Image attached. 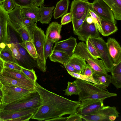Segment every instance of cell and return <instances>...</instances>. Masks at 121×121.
Wrapping results in <instances>:
<instances>
[{"label":"cell","instance_id":"45","mask_svg":"<svg viewBox=\"0 0 121 121\" xmlns=\"http://www.w3.org/2000/svg\"><path fill=\"white\" fill-rule=\"evenodd\" d=\"M73 16L71 12L64 14L62 18L61 23L62 25H65L72 21Z\"/></svg>","mask_w":121,"mask_h":121},{"label":"cell","instance_id":"49","mask_svg":"<svg viewBox=\"0 0 121 121\" xmlns=\"http://www.w3.org/2000/svg\"><path fill=\"white\" fill-rule=\"evenodd\" d=\"M36 5L38 7L43 5L44 0H32Z\"/></svg>","mask_w":121,"mask_h":121},{"label":"cell","instance_id":"33","mask_svg":"<svg viewBox=\"0 0 121 121\" xmlns=\"http://www.w3.org/2000/svg\"><path fill=\"white\" fill-rule=\"evenodd\" d=\"M65 91V95L68 96L72 95H78V91L77 86L73 82H68L67 88L63 90Z\"/></svg>","mask_w":121,"mask_h":121},{"label":"cell","instance_id":"43","mask_svg":"<svg viewBox=\"0 0 121 121\" xmlns=\"http://www.w3.org/2000/svg\"><path fill=\"white\" fill-rule=\"evenodd\" d=\"M4 68L19 71H21L22 66L18 63L3 61Z\"/></svg>","mask_w":121,"mask_h":121},{"label":"cell","instance_id":"31","mask_svg":"<svg viewBox=\"0 0 121 121\" xmlns=\"http://www.w3.org/2000/svg\"><path fill=\"white\" fill-rule=\"evenodd\" d=\"M68 73L72 77L80 79L86 81L90 82L93 83L96 86L102 88L108 91L106 89V87L104 86L103 85L99 82L95 81L94 79L89 78L84 75L80 73L68 72Z\"/></svg>","mask_w":121,"mask_h":121},{"label":"cell","instance_id":"53","mask_svg":"<svg viewBox=\"0 0 121 121\" xmlns=\"http://www.w3.org/2000/svg\"><path fill=\"white\" fill-rule=\"evenodd\" d=\"M3 84L1 83L0 81V89L3 86Z\"/></svg>","mask_w":121,"mask_h":121},{"label":"cell","instance_id":"27","mask_svg":"<svg viewBox=\"0 0 121 121\" xmlns=\"http://www.w3.org/2000/svg\"><path fill=\"white\" fill-rule=\"evenodd\" d=\"M102 35L108 36L114 33L118 30V28L115 24L102 19L101 21Z\"/></svg>","mask_w":121,"mask_h":121},{"label":"cell","instance_id":"7","mask_svg":"<svg viewBox=\"0 0 121 121\" xmlns=\"http://www.w3.org/2000/svg\"><path fill=\"white\" fill-rule=\"evenodd\" d=\"M0 89L2 94V100L3 105L7 104L17 100L32 91L10 85H3Z\"/></svg>","mask_w":121,"mask_h":121},{"label":"cell","instance_id":"9","mask_svg":"<svg viewBox=\"0 0 121 121\" xmlns=\"http://www.w3.org/2000/svg\"><path fill=\"white\" fill-rule=\"evenodd\" d=\"M38 108L10 112L0 111V121H28Z\"/></svg>","mask_w":121,"mask_h":121},{"label":"cell","instance_id":"29","mask_svg":"<svg viewBox=\"0 0 121 121\" xmlns=\"http://www.w3.org/2000/svg\"><path fill=\"white\" fill-rule=\"evenodd\" d=\"M93 77L94 79L106 87L111 83V76L110 75H100L94 73Z\"/></svg>","mask_w":121,"mask_h":121},{"label":"cell","instance_id":"44","mask_svg":"<svg viewBox=\"0 0 121 121\" xmlns=\"http://www.w3.org/2000/svg\"><path fill=\"white\" fill-rule=\"evenodd\" d=\"M94 73V71L88 64H87L85 66L82 74L91 79H94L93 77Z\"/></svg>","mask_w":121,"mask_h":121},{"label":"cell","instance_id":"18","mask_svg":"<svg viewBox=\"0 0 121 121\" xmlns=\"http://www.w3.org/2000/svg\"><path fill=\"white\" fill-rule=\"evenodd\" d=\"M9 20L13 28L16 31L23 27L24 17L21 10V8L17 6L11 12L8 13Z\"/></svg>","mask_w":121,"mask_h":121},{"label":"cell","instance_id":"54","mask_svg":"<svg viewBox=\"0 0 121 121\" xmlns=\"http://www.w3.org/2000/svg\"><path fill=\"white\" fill-rule=\"evenodd\" d=\"M2 104V100H0V108Z\"/></svg>","mask_w":121,"mask_h":121},{"label":"cell","instance_id":"21","mask_svg":"<svg viewBox=\"0 0 121 121\" xmlns=\"http://www.w3.org/2000/svg\"><path fill=\"white\" fill-rule=\"evenodd\" d=\"M67 63L78 70L81 74L86 64L84 59L74 53L69 57Z\"/></svg>","mask_w":121,"mask_h":121},{"label":"cell","instance_id":"13","mask_svg":"<svg viewBox=\"0 0 121 121\" xmlns=\"http://www.w3.org/2000/svg\"><path fill=\"white\" fill-rule=\"evenodd\" d=\"M73 31L74 34L78 36V39L83 41H86L89 38L100 37L99 31L94 23L89 24L86 20L78 29Z\"/></svg>","mask_w":121,"mask_h":121},{"label":"cell","instance_id":"39","mask_svg":"<svg viewBox=\"0 0 121 121\" xmlns=\"http://www.w3.org/2000/svg\"><path fill=\"white\" fill-rule=\"evenodd\" d=\"M54 43L51 41H46L44 48V56L46 62L47 58L51 54Z\"/></svg>","mask_w":121,"mask_h":121},{"label":"cell","instance_id":"23","mask_svg":"<svg viewBox=\"0 0 121 121\" xmlns=\"http://www.w3.org/2000/svg\"><path fill=\"white\" fill-rule=\"evenodd\" d=\"M69 4V0H60L58 2L53 11L54 18L57 19L67 13Z\"/></svg>","mask_w":121,"mask_h":121},{"label":"cell","instance_id":"35","mask_svg":"<svg viewBox=\"0 0 121 121\" xmlns=\"http://www.w3.org/2000/svg\"><path fill=\"white\" fill-rule=\"evenodd\" d=\"M86 42V48L91 55L95 59L100 58L95 47L89 38L87 39Z\"/></svg>","mask_w":121,"mask_h":121},{"label":"cell","instance_id":"30","mask_svg":"<svg viewBox=\"0 0 121 121\" xmlns=\"http://www.w3.org/2000/svg\"><path fill=\"white\" fill-rule=\"evenodd\" d=\"M19 44L25 49L30 55L34 59L36 60L37 55L35 46L31 41L19 43Z\"/></svg>","mask_w":121,"mask_h":121},{"label":"cell","instance_id":"55","mask_svg":"<svg viewBox=\"0 0 121 121\" xmlns=\"http://www.w3.org/2000/svg\"><path fill=\"white\" fill-rule=\"evenodd\" d=\"M5 0H0V3H2Z\"/></svg>","mask_w":121,"mask_h":121},{"label":"cell","instance_id":"42","mask_svg":"<svg viewBox=\"0 0 121 121\" xmlns=\"http://www.w3.org/2000/svg\"><path fill=\"white\" fill-rule=\"evenodd\" d=\"M7 45L11 50L14 58L18 60L21 58V56L17 47L15 43H9Z\"/></svg>","mask_w":121,"mask_h":121},{"label":"cell","instance_id":"28","mask_svg":"<svg viewBox=\"0 0 121 121\" xmlns=\"http://www.w3.org/2000/svg\"><path fill=\"white\" fill-rule=\"evenodd\" d=\"M0 52V59L3 61L18 63L13 57L11 50L7 45Z\"/></svg>","mask_w":121,"mask_h":121},{"label":"cell","instance_id":"14","mask_svg":"<svg viewBox=\"0 0 121 121\" xmlns=\"http://www.w3.org/2000/svg\"><path fill=\"white\" fill-rule=\"evenodd\" d=\"M55 43L52 50L64 52L69 57L74 53L75 47L77 44L76 39L71 36L66 39Z\"/></svg>","mask_w":121,"mask_h":121},{"label":"cell","instance_id":"11","mask_svg":"<svg viewBox=\"0 0 121 121\" xmlns=\"http://www.w3.org/2000/svg\"><path fill=\"white\" fill-rule=\"evenodd\" d=\"M9 19L8 13L3 8L2 3H0V51L9 43L8 25Z\"/></svg>","mask_w":121,"mask_h":121},{"label":"cell","instance_id":"41","mask_svg":"<svg viewBox=\"0 0 121 121\" xmlns=\"http://www.w3.org/2000/svg\"><path fill=\"white\" fill-rule=\"evenodd\" d=\"M2 4L3 8L8 13L11 12L17 6L13 0H5Z\"/></svg>","mask_w":121,"mask_h":121},{"label":"cell","instance_id":"38","mask_svg":"<svg viewBox=\"0 0 121 121\" xmlns=\"http://www.w3.org/2000/svg\"><path fill=\"white\" fill-rule=\"evenodd\" d=\"M21 71L34 82L35 83L36 82L37 77L33 69H29L22 67Z\"/></svg>","mask_w":121,"mask_h":121},{"label":"cell","instance_id":"4","mask_svg":"<svg viewBox=\"0 0 121 121\" xmlns=\"http://www.w3.org/2000/svg\"><path fill=\"white\" fill-rule=\"evenodd\" d=\"M39 94L35 90L14 102L6 104H2L0 111L10 112L38 108L40 103Z\"/></svg>","mask_w":121,"mask_h":121},{"label":"cell","instance_id":"51","mask_svg":"<svg viewBox=\"0 0 121 121\" xmlns=\"http://www.w3.org/2000/svg\"><path fill=\"white\" fill-rule=\"evenodd\" d=\"M4 68L3 61L0 59V73L2 72Z\"/></svg>","mask_w":121,"mask_h":121},{"label":"cell","instance_id":"3","mask_svg":"<svg viewBox=\"0 0 121 121\" xmlns=\"http://www.w3.org/2000/svg\"><path fill=\"white\" fill-rule=\"evenodd\" d=\"M37 22L26 26L28 29L32 41L36 50L38 68L43 72L46 71V62L44 56V48L46 41L44 31L37 25Z\"/></svg>","mask_w":121,"mask_h":121},{"label":"cell","instance_id":"36","mask_svg":"<svg viewBox=\"0 0 121 121\" xmlns=\"http://www.w3.org/2000/svg\"><path fill=\"white\" fill-rule=\"evenodd\" d=\"M16 31L19 34L22 42L32 41L29 31L26 27H22Z\"/></svg>","mask_w":121,"mask_h":121},{"label":"cell","instance_id":"40","mask_svg":"<svg viewBox=\"0 0 121 121\" xmlns=\"http://www.w3.org/2000/svg\"><path fill=\"white\" fill-rule=\"evenodd\" d=\"M17 6L21 8L36 6L32 0H13Z\"/></svg>","mask_w":121,"mask_h":121},{"label":"cell","instance_id":"19","mask_svg":"<svg viewBox=\"0 0 121 121\" xmlns=\"http://www.w3.org/2000/svg\"><path fill=\"white\" fill-rule=\"evenodd\" d=\"M0 81L3 85H10L19 87L31 91L35 90V86L31 85L9 76L0 73Z\"/></svg>","mask_w":121,"mask_h":121},{"label":"cell","instance_id":"37","mask_svg":"<svg viewBox=\"0 0 121 121\" xmlns=\"http://www.w3.org/2000/svg\"><path fill=\"white\" fill-rule=\"evenodd\" d=\"M111 83L117 89L121 88V73L111 72Z\"/></svg>","mask_w":121,"mask_h":121},{"label":"cell","instance_id":"16","mask_svg":"<svg viewBox=\"0 0 121 121\" xmlns=\"http://www.w3.org/2000/svg\"><path fill=\"white\" fill-rule=\"evenodd\" d=\"M109 53L113 63L116 64L121 61V48L114 39L108 38L106 43Z\"/></svg>","mask_w":121,"mask_h":121},{"label":"cell","instance_id":"1","mask_svg":"<svg viewBox=\"0 0 121 121\" xmlns=\"http://www.w3.org/2000/svg\"><path fill=\"white\" fill-rule=\"evenodd\" d=\"M35 90L40 97V104L31 119L38 121H57L62 116L77 111L81 102L71 100L50 91L37 82Z\"/></svg>","mask_w":121,"mask_h":121},{"label":"cell","instance_id":"50","mask_svg":"<svg viewBox=\"0 0 121 121\" xmlns=\"http://www.w3.org/2000/svg\"><path fill=\"white\" fill-rule=\"evenodd\" d=\"M86 20L87 23L90 24L93 23V18L90 15L86 18Z\"/></svg>","mask_w":121,"mask_h":121},{"label":"cell","instance_id":"6","mask_svg":"<svg viewBox=\"0 0 121 121\" xmlns=\"http://www.w3.org/2000/svg\"><path fill=\"white\" fill-rule=\"evenodd\" d=\"M117 108L105 106L95 112L82 116L85 121H113L119 116Z\"/></svg>","mask_w":121,"mask_h":121},{"label":"cell","instance_id":"26","mask_svg":"<svg viewBox=\"0 0 121 121\" xmlns=\"http://www.w3.org/2000/svg\"><path fill=\"white\" fill-rule=\"evenodd\" d=\"M39 7L34 6L21 8V10L24 17L30 18L37 22L39 19Z\"/></svg>","mask_w":121,"mask_h":121},{"label":"cell","instance_id":"52","mask_svg":"<svg viewBox=\"0 0 121 121\" xmlns=\"http://www.w3.org/2000/svg\"><path fill=\"white\" fill-rule=\"evenodd\" d=\"M2 91L0 89V100H2Z\"/></svg>","mask_w":121,"mask_h":121},{"label":"cell","instance_id":"22","mask_svg":"<svg viewBox=\"0 0 121 121\" xmlns=\"http://www.w3.org/2000/svg\"><path fill=\"white\" fill-rule=\"evenodd\" d=\"M40 7L39 9V19L38 21L43 24L49 23L52 17L53 10L54 6L46 7L42 5Z\"/></svg>","mask_w":121,"mask_h":121},{"label":"cell","instance_id":"2","mask_svg":"<svg viewBox=\"0 0 121 121\" xmlns=\"http://www.w3.org/2000/svg\"><path fill=\"white\" fill-rule=\"evenodd\" d=\"M73 82L78 88V100L80 102L93 99H104L117 96L116 93L108 92V91L88 81L76 78Z\"/></svg>","mask_w":121,"mask_h":121},{"label":"cell","instance_id":"32","mask_svg":"<svg viewBox=\"0 0 121 121\" xmlns=\"http://www.w3.org/2000/svg\"><path fill=\"white\" fill-rule=\"evenodd\" d=\"M89 8L88 9V11L90 15L93 18V23L98 31L101 35H102V31L101 25L102 19Z\"/></svg>","mask_w":121,"mask_h":121},{"label":"cell","instance_id":"17","mask_svg":"<svg viewBox=\"0 0 121 121\" xmlns=\"http://www.w3.org/2000/svg\"><path fill=\"white\" fill-rule=\"evenodd\" d=\"M62 27L61 24L56 22L50 23L46 32V41H51L54 43L58 41L60 38Z\"/></svg>","mask_w":121,"mask_h":121},{"label":"cell","instance_id":"12","mask_svg":"<svg viewBox=\"0 0 121 121\" xmlns=\"http://www.w3.org/2000/svg\"><path fill=\"white\" fill-rule=\"evenodd\" d=\"M102 99H93L81 101L76 113L82 116L92 113L104 106Z\"/></svg>","mask_w":121,"mask_h":121},{"label":"cell","instance_id":"25","mask_svg":"<svg viewBox=\"0 0 121 121\" xmlns=\"http://www.w3.org/2000/svg\"><path fill=\"white\" fill-rule=\"evenodd\" d=\"M49 57L51 61L60 63L63 65L67 63L70 57L64 52L54 50H52Z\"/></svg>","mask_w":121,"mask_h":121},{"label":"cell","instance_id":"20","mask_svg":"<svg viewBox=\"0 0 121 121\" xmlns=\"http://www.w3.org/2000/svg\"><path fill=\"white\" fill-rule=\"evenodd\" d=\"M1 73L28 84L35 86V83L28 78L21 71H19L4 68Z\"/></svg>","mask_w":121,"mask_h":121},{"label":"cell","instance_id":"24","mask_svg":"<svg viewBox=\"0 0 121 121\" xmlns=\"http://www.w3.org/2000/svg\"><path fill=\"white\" fill-rule=\"evenodd\" d=\"M107 4L112 11L115 19L121 20V0H102Z\"/></svg>","mask_w":121,"mask_h":121},{"label":"cell","instance_id":"34","mask_svg":"<svg viewBox=\"0 0 121 121\" xmlns=\"http://www.w3.org/2000/svg\"><path fill=\"white\" fill-rule=\"evenodd\" d=\"M88 8L87 9L84 15L81 18L77 19L74 18H72V22L73 24V31L77 30L81 27L83 22L86 19V18L90 15L88 11Z\"/></svg>","mask_w":121,"mask_h":121},{"label":"cell","instance_id":"47","mask_svg":"<svg viewBox=\"0 0 121 121\" xmlns=\"http://www.w3.org/2000/svg\"><path fill=\"white\" fill-rule=\"evenodd\" d=\"M24 17L22 27H26L34 24L36 22L33 20L29 18Z\"/></svg>","mask_w":121,"mask_h":121},{"label":"cell","instance_id":"48","mask_svg":"<svg viewBox=\"0 0 121 121\" xmlns=\"http://www.w3.org/2000/svg\"><path fill=\"white\" fill-rule=\"evenodd\" d=\"M64 67L67 70L68 72H73L80 73L77 70L67 63L63 65Z\"/></svg>","mask_w":121,"mask_h":121},{"label":"cell","instance_id":"10","mask_svg":"<svg viewBox=\"0 0 121 121\" xmlns=\"http://www.w3.org/2000/svg\"><path fill=\"white\" fill-rule=\"evenodd\" d=\"M89 8L102 19L117 24L111 9L103 0H95L91 3Z\"/></svg>","mask_w":121,"mask_h":121},{"label":"cell","instance_id":"15","mask_svg":"<svg viewBox=\"0 0 121 121\" xmlns=\"http://www.w3.org/2000/svg\"><path fill=\"white\" fill-rule=\"evenodd\" d=\"M90 3L87 0H73L71 4L70 10L73 18L77 19L82 18L90 7Z\"/></svg>","mask_w":121,"mask_h":121},{"label":"cell","instance_id":"46","mask_svg":"<svg viewBox=\"0 0 121 121\" xmlns=\"http://www.w3.org/2000/svg\"><path fill=\"white\" fill-rule=\"evenodd\" d=\"M82 116L77 113L76 112L70 115L67 117L66 121H82Z\"/></svg>","mask_w":121,"mask_h":121},{"label":"cell","instance_id":"56","mask_svg":"<svg viewBox=\"0 0 121 121\" xmlns=\"http://www.w3.org/2000/svg\"></svg>","mask_w":121,"mask_h":121},{"label":"cell","instance_id":"8","mask_svg":"<svg viewBox=\"0 0 121 121\" xmlns=\"http://www.w3.org/2000/svg\"><path fill=\"white\" fill-rule=\"evenodd\" d=\"M95 47L100 58L108 72H111L115 64L109 55L106 43L100 37L89 38Z\"/></svg>","mask_w":121,"mask_h":121},{"label":"cell","instance_id":"5","mask_svg":"<svg viewBox=\"0 0 121 121\" xmlns=\"http://www.w3.org/2000/svg\"><path fill=\"white\" fill-rule=\"evenodd\" d=\"M74 53L84 59L95 73L100 75H107L108 72L102 61L95 59L88 51L86 44L83 42H79L76 45Z\"/></svg>","mask_w":121,"mask_h":121}]
</instances>
